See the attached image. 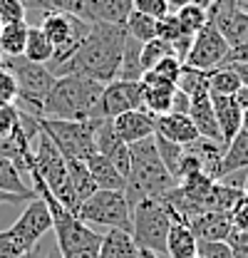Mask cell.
<instances>
[{
  "label": "cell",
  "instance_id": "30",
  "mask_svg": "<svg viewBox=\"0 0 248 258\" xmlns=\"http://www.w3.org/2000/svg\"><path fill=\"white\" fill-rule=\"evenodd\" d=\"M65 161H67V174H70V181H72V189L77 194V199L80 201H87L97 191L87 164L85 161H77V159H65Z\"/></svg>",
  "mask_w": 248,
  "mask_h": 258
},
{
  "label": "cell",
  "instance_id": "34",
  "mask_svg": "<svg viewBox=\"0 0 248 258\" xmlns=\"http://www.w3.org/2000/svg\"><path fill=\"white\" fill-rule=\"evenodd\" d=\"M176 18H179V23H181V28H184L186 35H196V32H201L209 25V13H206L204 8L194 5V3H189L186 8H181V10L176 13Z\"/></svg>",
  "mask_w": 248,
  "mask_h": 258
},
{
  "label": "cell",
  "instance_id": "10",
  "mask_svg": "<svg viewBox=\"0 0 248 258\" xmlns=\"http://www.w3.org/2000/svg\"><path fill=\"white\" fill-rule=\"evenodd\" d=\"M8 231H10V236L15 238V243L20 246L23 253H32V248L37 246V241L47 231H52V214H50L47 204L40 196L30 199V204L25 206V211L15 219V224L10 226Z\"/></svg>",
  "mask_w": 248,
  "mask_h": 258
},
{
  "label": "cell",
  "instance_id": "48",
  "mask_svg": "<svg viewBox=\"0 0 248 258\" xmlns=\"http://www.w3.org/2000/svg\"><path fill=\"white\" fill-rule=\"evenodd\" d=\"M228 62H248V42L236 45V47L228 50V60H226V64Z\"/></svg>",
  "mask_w": 248,
  "mask_h": 258
},
{
  "label": "cell",
  "instance_id": "15",
  "mask_svg": "<svg viewBox=\"0 0 248 258\" xmlns=\"http://www.w3.org/2000/svg\"><path fill=\"white\" fill-rule=\"evenodd\" d=\"M211 104H214V114H216L221 139H223V144H228L243 129V107L238 104L236 97H223V95H211Z\"/></svg>",
  "mask_w": 248,
  "mask_h": 258
},
{
  "label": "cell",
  "instance_id": "33",
  "mask_svg": "<svg viewBox=\"0 0 248 258\" xmlns=\"http://www.w3.org/2000/svg\"><path fill=\"white\" fill-rule=\"evenodd\" d=\"M241 87H243V85H241L238 75H236L228 64H223V67L214 70V75H211V92H209V95L236 97Z\"/></svg>",
  "mask_w": 248,
  "mask_h": 258
},
{
  "label": "cell",
  "instance_id": "56",
  "mask_svg": "<svg viewBox=\"0 0 248 258\" xmlns=\"http://www.w3.org/2000/svg\"><path fill=\"white\" fill-rule=\"evenodd\" d=\"M243 191L248 194V169H246V181H243Z\"/></svg>",
  "mask_w": 248,
  "mask_h": 258
},
{
  "label": "cell",
  "instance_id": "37",
  "mask_svg": "<svg viewBox=\"0 0 248 258\" xmlns=\"http://www.w3.org/2000/svg\"><path fill=\"white\" fill-rule=\"evenodd\" d=\"M181 35H186V32H184V28H181V23H179V18H176V13H166L164 18L156 20V37H159V40L174 45Z\"/></svg>",
  "mask_w": 248,
  "mask_h": 258
},
{
  "label": "cell",
  "instance_id": "22",
  "mask_svg": "<svg viewBox=\"0 0 248 258\" xmlns=\"http://www.w3.org/2000/svg\"><path fill=\"white\" fill-rule=\"evenodd\" d=\"M166 253L171 258H194L199 253V238L194 236L191 226L171 224L166 236Z\"/></svg>",
  "mask_w": 248,
  "mask_h": 258
},
{
  "label": "cell",
  "instance_id": "17",
  "mask_svg": "<svg viewBox=\"0 0 248 258\" xmlns=\"http://www.w3.org/2000/svg\"><path fill=\"white\" fill-rule=\"evenodd\" d=\"M189 226L199 241H226L228 233L233 231L231 214H226V211H204Z\"/></svg>",
  "mask_w": 248,
  "mask_h": 258
},
{
  "label": "cell",
  "instance_id": "16",
  "mask_svg": "<svg viewBox=\"0 0 248 258\" xmlns=\"http://www.w3.org/2000/svg\"><path fill=\"white\" fill-rule=\"evenodd\" d=\"M154 134L174 142V144H181V147H189V144H194L199 139V132L194 127L191 117L189 114H176V112H169V114L156 117Z\"/></svg>",
  "mask_w": 248,
  "mask_h": 258
},
{
  "label": "cell",
  "instance_id": "38",
  "mask_svg": "<svg viewBox=\"0 0 248 258\" xmlns=\"http://www.w3.org/2000/svg\"><path fill=\"white\" fill-rule=\"evenodd\" d=\"M181 67H184V62H181L179 57L169 55V57H164L159 64H154L149 72H154L156 77H159V80H164V82L176 85V80H179V75H181Z\"/></svg>",
  "mask_w": 248,
  "mask_h": 258
},
{
  "label": "cell",
  "instance_id": "5",
  "mask_svg": "<svg viewBox=\"0 0 248 258\" xmlns=\"http://www.w3.org/2000/svg\"><path fill=\"white\" fill-rule=\"evenodd\" d=\"M5 70L13 72L18 82V99L15 107L23 114H30L35 119H42L45 99L55 85V75L47 70V64L30 62L25 57H5Z\"/></svg>",
  "mask_w": 248,
  "mask_h": 258
},
{
  "label": "cell",
  "instance_id": "61",
  "mask_svg": "<svg viewBox=\"0 0 248 258\" xmlns=\"http://www.w3.org/2000/svg\"><path fill=\"white\" fill-rule=\"evenodd\" d=\"M194 258H201V256H199V253H196V256H194Z\"/></svg>",
  "mask_w": 248,
  "mask_h": 258
},
{
  "label": "cell",
  "instance_id": "59",
  "mask_svg": "<svg viewBox=\"0 0 248 258\" xmlns=\"http://www.w3.org/2000/svg\"><path fill=\"white\" fill-rule=\"evenodd\" d=\"M20 258H32V253H28V256H20Z\"/></svg>",
  "mask_w": 248,
  "mask_h": 258
},
{
  "label": "cell",
  "instance_id": "57",
  "mask_svg": "<svg viewBox=\"0 0 248 258\" xmlns=\"http://www.w3.org/2000/svg\"><path fill=\"white\" fill-rule=\"evenodd\" d=\"M47 258H62V256H60V251H55V253H50Z\"/></svg>",
  "mask_w": 248,
  "mask_h": 258
},
{
  "label": "cell",
  "instance_id": "29",
  "mask_svg": "<svg viewBox=\"0 0 248 258\" xmlns=\"http://www.w3.org/2000/svg\"><path fill=\"white\" fill-rule=\"evenodd\" d=\"M0 189L8 194H18V196H25V199H35L32 186H28L25 176L18 171V166L10 159L0 157Z\"/></svg>",
  "mask_w": 248,
  "mask_h": 258
},
{
  "label": "cell",
  "instance_id": "60",
  "mask_svg": "<svg viewBox=\"0 0 248 258\" xmlns=\"http://www.w3.org/2000/svg\"><path fill=\"white\" fill-rule=\"evenodd\" d=\"M0 32H3V23H0Z\"/></svg>",
  "mask_w": 248,
  "mask_h": 258
},
{
  "label": "cell",
  "instance_id": "50",
  "mask_svg": "<svg viewBox=\"0 0 248 258\" xmlns=\"http://www.w3.org/2000/svg\"><path fill=\"white\" fill-rule=\"evenodd\" d=\"M20 201H25V196H18V194H8L0 189V206L3 204H20Z\"/></svg>",
  "mask_w": 248,
  "mask_h": 258
},
{
  "label": "cell",
  "instance_id": "44",
  "mask_svg": "<svg viewBox=\"0 0 248 258\" xmlns=\"http://www.w3.org/2000/svg\"><path fill=\"white\" fill-rule=\"evenodd\" d=\"M231 224L233 231H248V194H243L231 209Z\"/></svg>",
  "mask_w": 248,
  "mask_h": 258
},
{
  "label": "cell",
  "instance_id": "36",
  "mask_svg": "<svg viewBox=\"0 0 248 258\" xmlns=\"http://www.w3.org/2000/svg\"><path fill=\"white\" fill-rule=\"evenodd\" d=\"M169 55H174V50H171L169 42H164V40H159V37L149 40V42H144V45H142V55H139L142 70L149 72L154 64H159L164 57H169Z\"/></svg>",
  "mask_w": 248,
  "mask_h": 258
},
{
  "label": "cell",
  "instance_id": "4",
  "mask_svg": "<svg viewBox=\"0 0 248 258\" xmlns=\"http://www.w3.org/2000/svg\"><path fill=\"white\" fill-rule=\"evenodd\" d=\"M42 181L45 186L50 189V194L60 201L67 211H72L77 216L82 201L77 199V194L72 189V181H70V174H67V161L60 154V149L52 144V139L40 129V137H37V147L32 152V169Z\"/></svg>",
  "mask_w": 248,
  "mask_h": 258
},
{
  "label": "cell",
  "instance_id": "27",
  "mask_svg": "<svg viewBox=\"0 0 248 258\" xmlns=\"http://www.w3.org/2000/svg\"><path fill=\"white\" fill-rule=\"evenodd\" d=\"M28 30H30V25L25 20L23 23H8V25H3L0 50H3L5 57H23L25 42H28Z\"/></svg>",
  "mask_w": 248,
  "mask_h": 258
},
{
  "label": "cell",
  "instance_id": "24",
  "mask_svg": "<svg viewBox=\"0 0 248 258\" xmlns=\"http://www.w3.org/2000/svg\"><path fill=\"white\" fill-rule=\"evenodd\" d=\"M134 10V0H92V23L124 25Z\"/></svg>",
  "mask_w": 248,
  "mask_h": 258
},
{
  "label": "cell",
  "instance_id": "8",
  "mask_svg": "<svg viewBox=\"0 0 248 258\" xmlns=\"http://www.w3.org/2000/svg\"><path fill=\"white\" fill-rule=\"evenodd\" d=\"M90 28H92V23H87L77 15H70V13H42L40 30L47 35V40L55 47V57L47 67H55V64L70 60L77 52V47L85 42Z\"/></svg>",
  "mask_w": 248,
  "mask_h": 258
},
{
  "label": "cell",
  "instance_id": "49",
  "mask_svg": "<svg viewBox=\"0 0 248 258\" xmlns=\"http://www.w3.org/2000/svg\"><path fill=\"white\" fill-rule=\"evenodd\" d=\"M228 67L238 75V80H241V85L248 87V62H228Z\"/></svg>",
  "mask_w": 248,
  "mask_h": 258
},
{
  "label": "cell",
  "instance_id": "9",
  "mask_svg": "<svg viewBox=\"0 0 248 258\" xmlns=\"http://www.w3.org/2000/svg\"><path fill=\"white\" fill-rule=\"evenodd\" d=\"M77 219L90 226H107V228H119L132 233V209L127 201L124 191H107V189H97V191L82 201Z\"/></svg>",
  "mask_w": 248,
  "mask_h": 258
},
{
  "label": "cell",
  "instance_id": "35",
  "mask_svg": "<svg viewBox=\"0 0 248 258\" xmlns=\"http://www.w3.org/2000/svg\"><path fill=\"white\" fill-rule=\"evenodd\" d=\"M154 144H156V152H159V159L164 161V166L169 169V174L176 179V169H179V161L184 157V147L181 144H174L164 137L154 134Z\"/></svg>",
  "mask_w": 248,
  "mask_h": 258
},
{
  "label": "cell",
  "instance_id": "21",
  "mask_svg": "<svg viewBox=\"0 0 248 258\" xmlns=\"http://www.w3.org/2000/svg\"><path fill=\"white\" fill-rule=\"evenodd\" d=\"M97 258H139V246L134 243L132 233L119 231V228H109L102 236Z\"/></svg>",
  "mask_w": 248,
  "mask_h": 258
},
{
  "label": "cell",
  "instance_id": "20",
  "mask_svg": "<svg viewBox=\"0 0 248 258\" xmlns=\"http://www.w3.org/2000/svg\"><path fill=\"white\" fill-rule=\"evenodd\" d=\"M241 169H248V132H243V129L226 144V152H223V157L218 161L216 181L223 179L226 174L241 171Z\"/></svg>",
  "mask_w": 248,
  "mask_h": 258
},
{
  "label": "cell",
  "instance_id": "3",
  "mask_svg": "<svg viewBox=\"0 0 248 258\" xmlns=\"http://www.w3.org/2000/svg\"><path fill=\"white\" fill-rule=\"evenodd\" d=\"M102 90L104 85L90 77H80V75L55 77V85L45 99L42 117L45 119H75V122L94 119Z\"/></svg>",
  "mask_w": 248,
  "mask_h": 258
},
{
  "label": "cell",
  "instance_id": "6",
  "mask_svg": "<svg viewBox=\"0 0 248 258\" xmlns=\"http://www.w3.org/2000/svg\"><path fill=\"white\" fill-rule=\"evenodd\" d=\"M99 119H40V129L52 139V144L60 149L65 159L87 161L97 154L94 134H97Z\"/></svg>",
  "mask_w": 248,
  "mask_h": 258
},
{
  "label": "cell",
  "instance_id": "31",
  "mask_svg": "<svg viewBox=\"0 0 248 258\" xmlns=\"http://www.w3.org/2000/svg\"><path fill=\"white\" fill-rule=\"evenodd\" d=\"M243 194H246L243 189H233V186H226V184L216 181L214 189L206 196V211H226V214H231V209L236 206V201Z\"/></svg>",
  "mask_w": 248,
  "mask_h": 258
},
{
  "label": "cell",
  "instance_id": "14",
  "mask_svg": "<svg viewBox=\"0 0 248 258\" xmlns=\"http://www.w3.org/2000/svg\"><path fill=\"white\" fill-rule=\"evenodd\" d=\"M94 144H97V154H102L104 159L112 161L124 176L129 174V144H124L117 137V132L112 127V119H99Z\"/></svg>",
  "mask_w": 248,
  "mask_h": 258
},
{
  "label": "cell",
  "instance_id": "1",
  "mask_svg": "<svg viewBox=\"0 0 248 258\" xmlns=\"http://www.w3.org/2000/svg\"><path fill=\"white\" fill-rule=\"evenodd\" d=\"M127 42V28L124 25H109V23H92L85 42L77 47V52L65 62L47 67L55 77L65 75H80L90 77L102 85H109L119 75V64Z\"/></svg>",
  "mask_w": 248,
  "mask_h": 258
},
{
  "label": "cell",
  "instance_id": "39",
  "mask_svg": "<svg viewBox=\"0 0 248 258\" xmlns=\"http://www.w3.org/2000/svg\"><path fill=\"white\" fill-rule=\"evenodd\" d=\"M28 18V8L23 0H0V23H23Z\"/></svg>",
  "mask_w": 248,
  "mask_h": 258
},
{
  "label": "cell",
  "instance_id": "26",
  "mask_svg": "<svg viewBox=\"0 0 248 258\" xmlns=\"http://www.w3.org/2000/svg\"><path fill=\"white\" fill-rule=\"evenodd\" d=\"M23 57L30 60V62H37V64H50L52 62V57H55V47H52V42L47 40V35L40 30V25H30Z\"/></svg>",
  "mask_w": 248,
  "mask_h": 258
},
{
  "label": "cell",
  "instance_id": "54",
  "mask_svg": "<svg viewBox=\"0 0 248 258\" xmlns=\"http://www.w3.org/2000/svg\"><path fill=\"white\" fill-rule=\"evenodd\" d=\"M238 8H241V10L248 15V0H238Z\"/></svg>",
  "mask_w": 248,
  "mask_h": 258
},
{
  "label": "cell",
  "instance_id": "2",
  "mask_svg": "<svg viewBox=\"0 0 248 258\" xmlns=\"http://www.w3.org/2000/svg\"><path fill=\"white\" fill-rule=\"evenodd\" d=\"M179 181L169 174L164 161L159 159L154 137L142 139L129 147V174H127V201L129 209L142 199H161Z\"/></svg>",
  "mask_w": 248,
  "mask_h": 258
},
{
  "label": "cell",
  "instance_id": "40",
  "mask_svg": "<svg viewBox=\"0 0 248 258\" xmlns=\"http://www.w3.org/2000/svg\"><path fill=\"white\" fill-rule=\"evenodd\" d=\"M18 99V82L10 70L0 67V107L3 104H15Z\"/></svg>",
  "mask_w": 248,
  "mask_h": 258
},
{
  "label": "cell",
  "instance_id": "18",
  "mask_svg": "<svg viewBox=\"0 0 248 258\" xmlns=\"http://www.w3.org/2000/svg\"><path fill=\"white\" fill-rule=\"evenodd\" d=\"M85 164L90 169V176H92L97 189H107V191H124L127 189V176L109 159H104L102 154L90 157Z\"/></svg>",
  "mask_w": 248,
  "mask_h": 258
},
{
  "label": "cell",
  "instance_id": "45",
  "mask_svg": "<svg viewBox=\"0 0 248 258\" xmlns=\"http://www.w3.org/2000/svg\"><path fill=\"white\" fill-rule=\"evenodd\" d=\"M226 243L231 246L233 258H248V231H231Z\"/></svg>",
  "mask_w": 248,
  "mask_h": 258
},
{
  "label": "cell",
  "instance_id": "43",
  "mask_svg": "<svg viewBox=\"0 0 248 258\" xmlns=\"http://www.w3.org/2000/svg\"><path fill=\"white\" fill-rule=\"evenodd\" d=\"M134 10L137 13H144V15H149V18H164L166 13H169V8H166V0H134Z\"/></svg>",
  "mask_w": 248,
  "mask_h": 258
},
{
  "label": "cell",
  "instance_id": "58",
  "mask_svg": "<svg viewBox=\"0 0 248 258\" xmlns=\"http://www.w3.org/2000/svg\"><path fill=\"white\" fill-rule=\"evenodd\" d=\"M5 64V55H3V50H0V67Z\"/></svg>",
  "mask_w": 248,
  "mask_h": 258
},
{
  "label": "cell",
  "instance_id": "28",
  "mask_svg": "<svg viewBox=\"0 0 248 258\" xmlns=\"http://www.w3.org/2000/svg\"><path fill=\"white\" fill-rule=\"evenodd\" d=\"M142 42L129 37L127 35V42H124V55H122V64H119V75L117 80H127V82H139L144 70H142Z\"/></svg>",
  "mask_w": 248,
  "mask_h": 258
},
{
  "label": "cell",
  "instance_id": "51",
  "mask_svg": "<svg viewBox=\"0 0 248 258\" xmlns=\"http://www.w3.org/2000/svg\"><path fill=\"white\" fill-rule=\"evenodd\" d=\"M189 3H191V0H166V8H169V13H179Z\"/></svg>",
  "mask_w": 248,
  "mask_h": 258
},
{
  "label": "cell",
  "instance_id": "42",
  "mask_svg": "<svg viewBox=\"0 0 248 258\" xmlns=\"http://www.w3.org/2000/svg\"><path fill=\"white\" fill-rule=\"evenodd\" d=\"M18 124H20V109L15 104H3L0 107V137H10Z\"/></svg>",
  "mask_w": 248,
  "mask_h": 258
},
{
  "label": "cell",
  "instance_id": "19",
  "mask_svg": "<svg viewBox=\"0 0 248 258\" xmlns=\"http://www.w3.org/2000/svg\"><path fill=\"white\" fill-rule=\"evenodd\" d=\"M189 117H191L194 127L199 132V137L221 139V132H218V124H216V114H214V104H211V95L191 97ZM221 142H223V139H221Z\"/></svg>",
  "mask_w": 248,
  "mask_h": 258
},
{
  "label": "cell",
  "instance_id": "46",
  "mask_svg": "<svg viewBox=\"0 0 248 258\" xmlns=\"http://www.w3.org/2000/svg\"><path fill=\"white\" fill-rule=\"evenodd\" d=\"M20 256H28L20 251V246L15 243V238L10 236V231H0V258H20Z\"/></svg>",
  "mask_w": 248,
  "mask_h": 258
},
{
  "label": "cell",
  "instance_id": "32",
  "mask_svg": "<svg viewBox=\"0 0 248 258\" xmlns=\"http://www.w3.org/2000/svg\"><path fill=\"white\" fill-rule=\"evenodd\" d=\"M124 28H127V35H129V37L139 40L142 45L156 37V20L149 18V15H144V13H137V10H132V15L127 18Z\"/></svg>",
  "mask_w": 248,
  "mask_h": 258
},
{
  "label": "cell",
  "instance_id": "53",
  "mask_svg": "<svg viewBox=\"0 0 248 258\" xmlns=\"http://www.w3.org/2000/svg\"><path fill=\"white\" fill-rule=\"evenodd\" d=\"M139 258H159V253L149 251V248H139Z\"/></svg>",
  "mask_w": 248,
  "mask_h": 258
},
{
  "label": "cell",
  "instance_id": "52",
  "mask_svg": "<svg viewBox=\"0 0 248 258\" xmlns=\"http://www.w3.org/2000/svg\"><path fill=\"white\" fill-rule=\"evenodd\" d=\"M236 99H238V104H241L243 109H248V87H241L238 95H236Z\"/></svg>",
  "mask_w": 248,
  "mask_h": 258
},
{
  "label": "cell",
  "instance_id": "41",
  "mask_svg": "<svg viewBox=\"0 0 248 258\" xmlns=\"http://www.w3.org/2000/svg\"><path fill=\"white\" fill-rule=\"evenodd\" d=\"M201 258H233V251L226 241H199Z\"/></svg>",
  "mask_w": 248,
  "mask_h": 258
},
{
  "label": "cell",
  "instance_id": "23",
  "mask_svg": "<svg viewBox=\"0 0 248 258\" xmlns=\"http://www.w3.org/2000/svg\"><path fill=\"white\" fill-rule=\"evenodd\" d=\"M186 152H191L194 157H199V159H201V166H204V171H206L211 179H216L218 161H221L223 152H226V144H223L221 139L199 137L194 144H189V147H186Z\"/></svg>",
  "mask_w": 248,
  "mask_h": 258
},
{
  "label": "cell",
  "instance_id": "25",
  "mask_svg": "<svg viewBox=\"0 0 248 258\" xmlns=\"http://www.w3.org/2000/svg\"><path fill=\"white\" fill-rule=\"evenodd\" d=\"M211 75L214 70H196V67H181V75L176 80V90H181L186 97H199L211 92Z\"/></svg>",
  "mask_w": 248,
  "mask_h": 258
},
{
  "label": "cell",
  "instance_id": "11",
  "mask_svg": "<svg viewBox=\"0 0 248 258\" xmlns=\"http://www.w3.org/2000/svg\"><path fill=\"white\" fill-rule=\"evenodd\" d=\"M228 50L231 47L226 37L221 35V30L214 23H209L204 30L194 35V42H191V50H189L184 64L196 67V70H218L228 60Z\"/></svg>",
  "mask_w": 248,
  "mask_h": 258
},
{
  "label": "cell",
  "instance_id": "7",
  "mask_svg": "<svg viewBox=\"0 0 248 258\" xmlns=\"http://www.w3.org/2000/svg\"><path fill=\"white\" fill-rule=\"evenodd\" d=\"M171 224V214L161 199H142L132 206V238L139 248L166 253V236Z\"/></svg>",
  "mask_w": 248,
  "mask_h": 258
},
{
  "label": "cell",
  "instance_id": "47",
  "mask_svg": "<svg viewBox=\"0 0 248 258\" xmlns=\"http://www.w3.org/2000/svg\"><path fill=\"white\" fill-rule=\"evenodd\" d=\"M189 107H191V97H186L181 90H176V92H174L171 112H176V114H189Z\"/></svg>",
  "mask_w": 248,
  "mask_h": 258
},
{
  "label": "cell",
  "instance_id": "13",
  "mask_svg": "<svg viewBox=\"0 0 248 258\" xmlns=\"http://www.w3.org/2000/svg\"><path fill=\"white\" fill-rule=\"evenodd\" d=\"M112 127L117 132V137L122 139L124 144H137L142 139H149L154 137L156 132V117L149 114L144 107L142 109H132V112H124L119 117L112 119Z\"/></svg>",
  "mask_w": 248,
  "mask_h": 258
},
{
  "label": "cell",
  "instance_id": "55",
  "mask_svg": "<svg viewBox=\"0 0 248 258\" xmlns=\"http://www.w3.org/2000/svg\"><path fill=\"white\" fill-rule=\"evenodd\" d=\"M243 132H248V109H243Z\"/></svg>",
  "mask_w": 248,
  "mask_h": 258
},
{
  "label": "cell",
  "instance_id": "12",
  "mask_svg": "<svg viewBox=\"0 0 248 258\" xmlns=\"http://www.w3.org/2000/svg\"><path fill=\"white\" fill-rule=\"evenodd\" d=\"M132 109H142V82L112 80L102 90L94 119H114Z\"/></svg>",
  "mask_w": 248,
  "mask_h": 258
}]
</instances>
